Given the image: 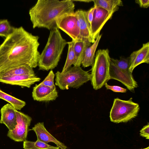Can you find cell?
<instances>
[{"label": "cell", "mask_w": 149, "mask_h": 149, "mask_svg": "<svg viewBox=\"0 0 149 149\" xmlns=\"http://www.w3.org/2000/svg\"><path fill=\"white\" fill-rule=\"evenodd\" d=\"M39 39L22 26L14 27L0 45V73L22 65L36 67L40 54Z\"/></svg>", "instance_id": "6da1fadb"}, {"label": "cell", "mask_w": 149, "mask_h": 149, "mask_svg": "<svg viewBox=\"0 0 149 149\" xmlns=\"http://www.w3.org/2000/svg\"><path fill=\"white\" fill-rule=\"evenodd\" d=\"M55 75L52 70H51L47 76L40 83L51 88L55 87V86L54 82Z\"/></svg>", "instance_id": "484cf974"}, {"label": "cell", "mask_w": 149, "mask_h": 149, "mask_svg": "<svg viewBox=\"0 0 149 149\" xmlns=\"http://www.w3.org/2000/svg\"><path fill=\"white\" fill-rule=\"evenodd\" d=\"M67 42L56 27L50 30L46 45L40 54L38 62L39 70L48 71L56 67Z\"/></svg>", "instance_id": "3957f363"}, {"label": "cell", "mask_w": 149, "mask_h": 149, "mask_svg": "<svg viewBox=\"0 0 149 149\" xmlns=\"http://www.w3.org/2000/svg\"><path fill=\"white\" fill-rule=\"evenodd\" d=\"M24 149H61L58 146H54L38 139L35 141L26 140L23 141Z\"/></svg>", "instance_id": "603a6c76"}, {"label": "cell", "mask_w": 149, "mask_h": 149, "mask_svg": "<svg viewBox=\"0 0 149 149\" xmlns=\"http://www.w3.org/2000/svg\"><path fill=\"white\" fill-rule=\"evenodd\" d=\"M85 11L79 9L75 12L80 30L79 40H87L91 43H93L95 40L92 36L90 26L87 19Z\"/></svg>", "instance_id": "5bb4252c"}, {"label": "cell", "mask_w": 149, "mask_h": 149, "mask_svg": "<svg viewBox=\"0 0 149 149\" xmlns=\"http://www.w3.org/2000/svg\"><path fill=\"white\" fill-rule=\"evenodd\" d=\"M40 79L35 75H20L0 77V82L11 85H17L22 87L29 88Z\"/></svg>", "instance_id": "7c38bea8"}, {"label": "cell", "mask_w": 149, "mask_h": 149, "mask_svg": "<svg viewBox=\"0 0 149 149\" xmlns=\"http://www.w3.org/2000/svg\"><path fill=\"white\" fill-rule=\"evenodd\" d=\"M16 109L9 103L4 105L1 108L0 123L3 124L9 131L13 130L17 125Z\"/></svg>", "instance_id": "2e32d148"}, {"label": "cell", "mask_w": 149, "mask_h": 149, "mask_svg": "<svg viewBox=\"0 0 149 149\" xmlns=\"http://www.w3.org/2000/svg\"><path fill=\"white\" fill-rule=\"evenodd\" d=\"M110 62L108 49H100L96 52L90 74V80L95 90L101 88L110 80Z\"/></svg>", "instance_id": "277c9868"}, {"label": "cell", "mask_w": 149, "mask_h": 149, "mask_svg": "<svg viewBox=\"0 0 149 149\" xmlns=\"http://www.w3.org/2000/svg\"><path fill=\"white\" fill-rule=\"evenodd\" d=\"M94 6L100 7L107 10L109 14L113 15L117 11L119 6H123L122 1L121 0H92Z\"/></svg>", "instance_id": "d6986e66"}, {"label": "cell", "mask_w": 149, "mask_h": 149, "mask_svg": "<svg viewBox=\"0 0 149 149\" xmlns=\"http://www.w3.org/2000/svg\"><path fill=\"white\" fill-rule=\"evenodd\" d=\"M14 28L8 19L0 20V36L6 38L13 32Z\"/></svg>", "instance_id": "cb8c5ba5"}, {"label": "cell", "mask_w": 149, "mask_h": 149, "mask_svg": "<svg viewBox=\"0 0 149 149\" xmlns=\"http://www.w3.org/2000/svg\"><path fill=\"white\" fill-rule=\"evenodd\" d=\"M15 111L17 125L13 130L8 131L7 136L15 141H24L26 140L32 119L30 116L22 112L17 110Z\"/></svg>", "instance_id": "ba28073f"}, {"label": "cell", "mask_w": 149, "mask_h": 149, "mask_svg": "<svg viewBox=\"0 0 149 149\" xmlns=\"http://www.w3.org/2000/svg\"><path fill=\"white\" fill-rule=\"evenodd\" d=\"M111 61L118 68L125 70H129L130 64L129 57L125 58L121 56L119 60L111 58Z\"/></svg>", "instance_id": "d4e9b609"}, {"label": "cell", "mask_w": 149, "mask_h": 149, "mask_svg": "<svg viewBox=\"0 0 149 149\" xmlns=\"http://www.w3.org/2000/svg\"><path fill=\"white\" fill-rule=\"evenodd\" d=\"M131 98L127 100L118 98L114 99L110 113L111 121L117 123H126L137 116L140 107Z\"/></svg>", "instance_id": "8992f818"}, {"label": "cell", "mask_w": 149, "mask_h": 149, "mask_svg": "<svg viewBox=\"0 0 149 149\" xmlns=\"http://www.w3.org/2000/svg\"><path fill=\"white\" fill-rule=\"evenodd\" d=\"M94 6L95 9L91 29L92 36L95 40L104 25L112 17V15H110L107 10L102 8Z\"/></svg>", "instance_id": "30bf717a"}, {"label": "cell", "mask_w": 149, "mask_h": 149, "mask_svg": "<svg viewBox=\"0 0 149 149\" xmlns=\"http://www.w3.org/2000/svg\"><path fill=\"white\" fill-rule=\"evenodd\" d=\"M140 135L146 139H149V123L144 126L140 130Z\"/></svg>", "instance_id": "f1b7e54d"}, {"label": "cell", "mask_w": 149, "mask_h": 149, "mask_svg": "<svg viewBox=\"0 0 149 149\" xmlns=\"http://www.w3.org/2000/svg\"><path fill=\"white\" fill-rule=\"evenodd\" d=\"M135 2L139 4L141 8H147L149 6V0H136Z\"/></svg>", "instance_id": "f546056e"}, {"label": "cell", "mask_w": 149, "mask_h": 149, "mask_svg": "<svg viewBox=\"0 0 149 149\" xmlns=\"http://www.w3.org/2000/svg\"><path fill=\"white\" fill-rule=\"evenodd\" d=\"M55 83L61 90L69 88H78L91 80V74L80 66L71 67L63 72L57 71L55 74Z\"/></svg>", "instance_id": "5b68a950"}, {"label": "cell", "mask_w": 149, "mask_h": 149, "mask_svg": "<svg viewBox=\"0 0 149 149\" xmlns=\"http://www.w3.org/2000/svg\"><path fill=\"white\" fill-rule=\"evenodd\" d=\"M91 45L87 40H79L75 41L74 49L76 58L75 66H80L85 51Z\"/></svg>", "instance_id": "ffe728a7"}, {"label": "cell", "mask_w": 149, "mask_h": 149, "mask_svg": "<svg viewBox=\"0 0 149 149\" xmlns=\"http://www.w3.org/2000/svg\"><path fill=\"white\" fill-rule=\"evenodd\" d=\"M149 149V147H148L147 148H143V149Z\"/></svg>", "instance_id": "4dcf8cb0"}, {"label": "cell", "mask_w": 149, "mask_h": 149, "mask_svg": "<svg viewBox=\"0 0 149 149\" xmlns=\"http://www.w3.org/2000/svg\"><path fill=\"white\" fill-rule=\"evenodd\" d=\"M33 130L36 134L38 139L48 143L53 142L61 149H67V147L52 136L46 129L43 122H39L36 124L31 130Z\"/></svg>", "instance_id": "9a60e30c"}, {"label": "cell", "mask_w": 149, "mask_h": 149, "mask_svg": "<svg viewBox=\"0 0 149 149\" xmlns=\"http://www.w3.org/2000/svg\"><path fill=\"white\" fill-rule=\"evenodd\" d=\"M57 28L68 35L72 40L76 41L79 40L80 30L75 13L64 14L56 20Z\"/></svg>", "instance_id": "52a82bcc"}, {"label": "cell", "mask_w": 149, "mask_h": 149, "mask_svg": "<svg viewBox=\"0 0 149 149\" xmlns=\"http://www.w3.org/2000/svg\"><path fill=\"white\" fill-rule=\"evenodd\" d=\"M20 75H34L35 74L33 68L27 65H22L12 67L0 73V77Z\"/></svg>", "instance_id": "ac0fdd59"}, {"label": "cell", "mask_w": 149, "mask_h": 149, "mask_svg": "<svg viewBox=\"0 0 149 149\" xmlns=\"http://www.w3.org/2000/svg\"><path fill=\"white\" fill-rule=\"evenodd\" d=\"M102 35L99 34L94 43L86 49L81 65L84 68L92 66L94 63L95 52Z\"/></svg>", "instance_id": "e0dca14e"}, {"label": "cell", "mask_w": 149, "mask_h": 149, "mask_svg": "<svg viewBox=\"0 0 149 149\" xmlns=\"http://www.w3.org/2000/svg\"><path fill=\"white\" fill-rule=\"evenodd\" d=\"M109 79L118 80L124 84L127 89L133 92L138 87L137 82L134 80L132 73L129 70H125L118 68L111 61L109 70Z\"/></svg>", "instance_id": "9c48e42d"}, {"label": "cell", "mask_w": 149, "mask_h": 149, "mask_svg": "<svg viewBox=\"0 0 149 149\" xmlns=\"http://www.w3.org/2000/svg\"><path fill=\"white\" fill-rule=\"evenodd\" d=\"M95 9V7L93 6L88 11H85L86 17L90 27L93 20Z\"/></svg>", "instance_id": "83f0119b"}, {"label": "cell", "mask_w": 149, "mask_h": 149, "mask_svg": "<svg viewBox=\"0 0 149 149\" xmlns=\"http://www.w3.org/2000/svg\"><path fill=\"white\" fill-rule=\"evenodd\" d=\"M72 0H38L29 11L33 27L51 30L56 27V20L62 15L74 12Z\"/></svg>", "instance_id": "7a4b0ae2"}, {"label": "cell", "mask_w": 149, "mask_h": 149, "mask_svg": "<svg viewBox=\"0 0 149 149\" xmlns=\"http://www.w3.org/2000/svg\"><path fill=\"white\" fill-rule=\"evenodd\" d=\"M129 70L132 73L134 69L139 65L143 63H149V43L143 44L139 50L133 52L129 57Z\"/></svg>", "instance_id": "4fadbf2b"}, {"label": "cell", "mask_w": 149, "mask_h": 149, "mask_svg": "<svg viewBox=\"0 0 149 149\" xmlns=\"http://www.w3.org/2000/svg\"><path fill=\"white\" fill-rule=\"evenodd\" d=\"M0 99L8 102L17 110H20L26 105L24 101L10 95L0 88Z\"/></svg>", "instance_id": "44dd1931"}, {"label": "cell", "mask_w": 149, "mask_h": 149, "mask_svg": "<svg viewBox=\"0 0 149 149\" xmlns=\"http://www.w3.org/2000/svg\"><path fill=\"white\" fill-rule=\"evenodd\" d=\"M107 90H110L113 92L118 93H126L127 91L126 89L117 86H110L107 83L104 85Z\"/></svg>", "instance_id": "4316f807"}, {"label": "cell", "mask_w": 149, "mask_h": 149, "mask_svg": "<svg viewBox=\"0 0 149 149\" xmlns=\"http://www.w3.org/2000/svg\"><path fill=\"white\" fill-rule=\"evenodd\" d=\"M32 96L35 100L48 102L56 100L58 93L56 87L51 88L40 83L33 87Z\"/></svg>", "instance_id": "8fae6325"}, {"label": "cell", "mask_w": 149, "mask_h": 149, "mask_svg": "<svg viewBox=\"0 0 149 149\" xmlns=\"http://www.w3.org/2000/svg\"><path fill=\"white\" fill-rule=\"evenodd\" d=\"M74 42L75 41L73 40L70 42H67V44L68 45L67 55L61 72L66 70L72 65H73L74 66L75 65L76 58L74 49Z\"/></svg>", "instance_id": "7402d4cb"}]
</instances>
